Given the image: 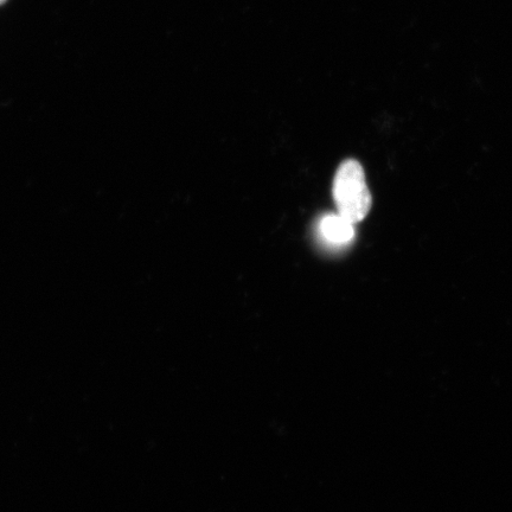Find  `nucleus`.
<instances>
[{
  "label": "nucleus",
  "instance_id": "f257e3e1",
  "mask_svg": "<svg viewBox=\"0 0 512 512\" xmlns=\"http://www.w3.org/2000/svg\"><path fill=\"white\" fill-rule=\"evenodd\" d=\"M334 196L338 214L351 223L366 219L371 207V195L362 165L356 160H347L337 171Z\"/></svg>",
  "mask_w": 512,
  "mask_h": 512
},
{
  "label": "nucleus",
  "instance_id": "f03ea898",
  "mask_svg": "<svg viewBox=\"0 0 512 512\" xmlns=\"http://www.w3.org/2000/svg\"><path fill=\"white\" fill-rule=\"evenodd\" d=\"M354 226V223L339 214L326 215L320 222V230L324 238L335 245H344L354 239Z\"/></svg>",
  "mask_w": 512,
  "mask_h": 512
},
{
  "label": "nucleus",
  "instance_id": "7ed1b4c3",
  "mask_svg": "<svg viewBox=\"0 0 512 512\" xmlns=\"http://www.w3.org/2000/svg\"><path fill=\"white\" fill-rule=\"evenodd\" d=\"M6 0H0V5L4 4Z\"/></svg>",
  "mask_w": 512,
  "mask_h": 512
}]
</instances>
